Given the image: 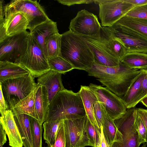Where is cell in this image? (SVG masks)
I'll list each match as a JSON object with an SVG mask.
<instances>
[{
	"label": "cell",
	"mask_w": 147,
	"mask_h": 147,
	"mask_svg": "<svg viewBox=\"0 0 147 147\" xmlns=\"http://www.w3.org/2000/svg\"><path fill=\"white\" fill-rule=\"evenodd\" d=\"M51 147H66L63 122L57 131L54 143Z\"/></svg>",
	"instance_id": "cell-37"
},
{
	"label": "cell",
	"mask_w": 147,
	"mask_h": 147,
	"mask_svg": "<svg viewBox=\"0 0 147 147\" xmlns=\"http://www.w3.org/2000/svg\"><path fill=\"white\" fill-rule=\"evenodd\" d=\"M61 76L62 74L51 69L38 78V83L46 88L49 103L59 91L65 89Z\"/></svg>",
	"instance_id": "cell-15"
},
{
	"label": "cell",
	"mask_w": 147,
	"mask_h": 147,
	"mask_svg": "<svg viewBox=\"0 0 147 147\" xmlns=\"http://www.w3.org/2000/svg\"><path fill=\"white\" fill-rule=\"evenodd\" d=\"M0 124L8 136L9 145L11 147H23L22 140L11 110H7L4 116H1Z\"/></svg>",
	"instance_id": "cell-16"
},
{
	"label": "cell",
	"mask_w": 147,
	"mask_h": 147,
	"mask_svg": "<svg viewBox=\"0 0 147 147\" xmlns=\"http://www.w3.org/2000/svg\"><path fill=\"white\" fill-rule=\"evenodd\" d=\"M85 128L89 140V146L93 147H98L100 139V129L97 126L92 124L87 116Z\"/></svg>",
	"instance_id": "cell-32"
},
{
	"label": "cell",
	"mask_w": 147,
	"mask_h": 147,
	"mask_svg": "<svg viewBox=\"0 0 147 147\" xmlns=\"http://www.w3.org/2000/svg\"><path fill=\"white\" fill-rule=\"evenodd\" d=\"M78 92L82 100L86 115L92 124L98 127L94 111V104L98 101L97 97L89 86H81Z\"/></svg>",
	"instance_id": "cell-23"
},
{
	"label": "cell",
	"mask_w": 147,
	"mask_h": 147,
	"mask_svg": "<svg viewBox=\"0 0 147 147\" xmlns=\"http://www.w3.org/2000/svg\"><path fill=\"white\" fill-rule=\"evenodd\" d=\"M8 109L9 106L4 98L1 88L0 87V111L1 116H4L6 111Z\"/></svg>",
	"instance_id": "cell-39"
},
{
	"label": "cell",
	"mask_w": 147,
	"mask_h": 147,
	"mask_svg": "<svg viewBox=\"0 0 147 147\" xmlns=\"http://www.w3.org/2000/svg\"><path fill=\"white\" fill-rule=\"evenodd\" d=\"M101 27L99 33L95 36L78 35L92 51L94 57V63L107 67L117 66L119 64L120 61L109 48Z\"/></svg>",
	"instance_id": "cell-8"
},
{
	"label": "cell",
	"mask_w": 147,
	"mask_h": 147,
	"mask_svg": "<svg viewBox=\"0 0 147 147\" xmlns=\"http://www.w3.org/2000/svg\"><path fill=\"white\" fill-rule=\"evenodd\" d=\"M146 96H147V71L145 74L142 82L141 93L140 98V101Z\"/></svg>",
	"instance_id": "cell-41"
},
{
	"label": "cell",
	"mask_w": 147,
	"mask_h": 147,
	"mask_svg": "<svg viewBox=\"0 0 147 147\" xmlns=\"http://www.w3.org/2000/svg\"><path fill=\"white\" fill-rule=\"evenodd\" d=\"M62 34L55 33L49 36L46 39L45 47L47 58L59 56Z\"/></svg>",
	"instance_id": "cell-30"
},
{
	"label": "cell",
	"mask_w": 147,
	"mask_h": 147,
	"mask_svg": "<svg viewBox=\"0 0 147 147\" xmlns=\"http://www.w3.org/2000/svg\"><path fill=\"white\" fill-rule=\"evenodd\" d=\"M48 147V146H47V147Z\"/></svg>",
	"instance_id": "cell-49"
},
{
	"label": "cell",
	"mask_w": 147,
	"mask_h": 147,
	"mask_svg": "<svg viewBox=\"0 0 147 147\" xmlns=\"http://www.w3.org/2000/svg\"><path fill=\"white\" fill-rule=\"evenodd\" d=\"M124 1L126 2L132 4L135 6L147 4V0H124Z\"/></svg>",
	"instance_id": "cell-45"
},
{
	"label": "cell",
	"mask_w": 147,
	"mask_h": 147,
	"mask_svg": "<svg viewBox=\"0 0 147 147\" xmlns=\"http://www.w3.org/2000/svg\"><path fill=\"white\" fill-rule=\"evenodd\" d=\"M3 1H0V22L5 20V5L3 4Z\"/></svg>",
	"instance_id": "cell-46"
},
{
	"label": "cell",
	"mask_w": 147,
	"mask_h": 147,
	"mask_svg": "<svg viewBox=\"0 0 147 147\" xmlns=\"http://www.w3.org/2000/svg\"><path fill=\"white\" fill-rule=\"evenodd\" d=\"M102 26L111 27L135 6L124 0H97Z\"/></svg>",
	"instance_id": "cell-9"
},
{
	"label": "cell",
	"mask_w": 147,
	"mask_h": 147,
	"mask_svg": "<svg viewBox=\"0 0 147 147\" xmlns=\"http://www.w3.org/2000/svg\"><path fill=\"white\" fill-rule=\"evenodd\" d=\"M63 120L45 121L43 123V138L48 146L51 147L55 142L57 131Z\"/></svg>",
	"instance_id": "cell-29"
},
{
	"label": "cell",
	"mask_w": 147,
	"mask_h": 147,
	"mask_svg": "<svg viewBox=\"0 0 147 147\" xmlns=\"http://www.w3.org/2000/svg\"><path fill=\"white\" fill-rule=\"evenodd\" d=\"M47 60L51 69L62 74L74 69L69 63L60 56L48 58Z\"/></svg>",
	"instance_id": "cell-31"
},
{
	"label": "cell",
	"mask_w": 147,
	"mask_h": 147,
	"mask_svg": "<svg viewBox=\"0 0 147 147\" xmlns=\"http://www.w3.org/2000/svg\"><path fill=\"white\" fill-rule=\"evenodd\" d=\"M29 33L26 31L7 36L0 42V61L15 63L26 50Z\"/></svg>",
	"instance_id": "cell-12"
},
{
	"label": "cell",
	"mask_w": 147,
	"mask_h": 147,
	"mask_svg": "<svg viewBox=\"0 0 147 147\" xmlns=\"http://www.w3.org/2000/svg\"><path fill=\"white\" fill-rule=\"evenodd\" d=\"M147 69L140 70L139 74L133 81L125 94L121 98L127 109L135 107L140 102L141 85Z\"/></svg>",
	"instance_id": "cell-19"
},
{
	"label": "cell",
	"mask_w": 147,
	"mask_h": 147,
	"mask_svg": "<svg viewBox=\"0 0 147 147\" xmlns=\"http://www.w3.org/2000/svg\"><path fill=\"white\" fill-rule=\"evenodd\" d=\"M113 36L125 47L127 53H147V39L136 31L115 23L109 27Z\"/></svg>",
	"instance_id": "cell-11"
},
{
	"label": "cell",
	"mask_w": 147,
	"mask_h": 147,
	"mask_svg": "<svg viewBox=\"0 0 147 147\" xmlns=\"http://www.w3.org/2000/svg\"><path fill=\"white\" fill-rule=\"evenodd\" d=\"M30 73L20 64L0 61V83L9 79L24 76Z\"/></svg>",
	"instance_id": "cell-22"
},
{
	"label": "cell",
	"mask_w": 147,
	"mask_h": 147,
	"mask_svg": "<svg viewBox=\"0 0 147 147\" xmlns=\"http://www.w3.org/2000/svg\"><path fill=\"white\" fill-rule=\"evenodd\" d=\"M116 23L136 31L147 39V20L125 16Z\"/></svg>",
	"instance_id": "cell-28"
},
{
	"label": "cell",
	"mask_w": 147,
	"mask_h": 147,
	"mask_svg": "<svg viewBox=\"0 0 147 147\" xmlns=\"http://www.w3.org/2000/svg\"><path fill=\"white\" fill-rule=\"evenodd\" d=\"M58 3L68 6L77 4H90L94 2L92 0H58Z\"/></svg>",
	"instance_id": "cell-38"
},
{
	"label": "cell",
	"mask_w": 147,
	"mask_h": 147,
	"mask_svg": "<svg viewBox=\"0 0 147 147\" xmlns=\"http://www.w3.org/2000/svg\"><path fill=\"white\" fill-rule=\"evenodd\" d=\"M120 62L131 69H147V53L138 52L127 53Z\"/></svg>",
	"instance_id": "cell-27"
},
{
	"label": "cell",
	"mask_w": 147,
	"mask_h": 147,
	"mask_svg": "<svg viewBox=\"0 0 147 147\" xmlns=\"http://www.w3.org/2000/svg\"><path fill=\"white\" fill-rule=\"evenodd\" d=\"M94 111L95 120L98 127L100 129L102 126L103 115L106 111L102 103L96 101L94 105Z\"/></svg>",
	"instance_id": "cell-36"
},
{
	"label": "cell",
	"mask_w": 147,
	"mask_h": 147,
	"mask_svg": "<svg viewBox=\"0 0 147 147\" xmlns=\"http://www.w3.org/2000/svg\"><path fill=\"white\" fill-rule=\"evenodd\" d=\"M15 63L25 67L34 78H38L51 70L43 51L30 33L26 50Z\"/></svg>",
	"instance_id": "cell-4"
},
{
	"label": "cell",
	"mask_w": 147,
	"mask_h": 147,
	"mask_svg": "<svg viewBox=\"0 0 147 147\" xmlns=\"http://www.w3.org/2000/svg\"><path fill=\"white\" fill-rule=\"evenodd\" d=\"M6 134L5 131L0 124V147H3V145L6 142Z\"/></svg>",
	"instance_id": "cell-42"
},
{
	"label": "cell",
	"mask_w": 147,
	"mask_h": 147,
	"mask_svg": "<svg viewBox=\"0 0 147 147\" xmlns=\"http://www.w3.org/2000/svg\"><path fill=\"white\" fill-rule=\"evenodd\" d=\"M89 86L113 120L120 118L126 113L127 109L121 97L100 85L90 83Z\"/></svg>",
	"instance_id": "cell-10"
},
{
	"label": "cell",
	"mask_w": 147,
	"mask_h": 147,
	"mask_svg": "<svg viewBox=\"0 0 147 147\" xmlns=\"http://www.w3.org/2000/svg\"><path fill=\"white\" fill-rule=\"evenodd\" d=\"M125 16L147 20V4L134 7Z\"/></svg>",
	"instance_id": "cell-34"
},
{
	"label": "cell",
	"mask_w": 147,
	"mask_h": 147,
	"mask_svg": "<svg viewBox=\"0 0 147 147\" xmlns=\"http://www.w3.org/2000/svg\"><path fill=\"white\" fill-rule=\"evenodd\" d=\"M5 18V26L7 36H11L27 31L28 22L21 13H6Z\"/></svg>",
	"instance_id": "cell-17"
},
{
	"label": "cell",
	"mask_w": 147,
	"mask_h": 147,
	"mask_svg": "<svg viewBox=\"0 0 147 147\" xmlns=\"http://www.w3.org/2000/svg\"><path fill=\"white\" fill-rule=\"evenodd\" d=\"M101 27L109 48L114 56L120 61L127 53L125 47L113 36L109 27Z\"/></svg>",
	"instance_id": "cell-26"
},
{
	"label": "cell",
	"mask_w": 147,
	"mask_h": 147,
	"mask_svg": "<svg viewBox=\"0 0 147 147\" xmlns=\"http://www.w3.org/2000/svg\"><path fill=\"white\" fill-rule=\"evenodd\" d=\"M58 33L59 32L57 22L51 19L36 26L30 32L42 49L46 56V39L49 36Z\"/></svg>",
	"instance_id": "cell-18"
},
{
	"label": "cell",
	"mask_w": 147,
	"mask_h": 147,
	"mask_svg": "<svg viewBox=\"0 0 147 147\" xmlns=\"http://www.w3.org/2000/svg\"><path fill=\"white\" fill-rule=\"evenodd\" d=\"M0 83L10 110L30 94L36 84L30 73L24 76L6 80Z\"/></svg>",
	"instance_id": "cell-5"
},
{
	"label": "cell",
	"mask_w": 147,
	"mask_h": 147,
	"mask_svg": "<svg viewBox=\"0 0 147 147\" xmlns=\"http://www.w3.org/2000/svg\"><path fill=\"white\" fill-rule=\"evenodd\" d=\"M49 104L46 88L40 84L35 95V109L36 119L42 125L46 120Z\"/></svg>",
	"instance_id": "cell-20"
},
{
	"label": "cell",
	"mask_w": 147,
	"mask_h": 147,
	"mask_svg": "<svg viewBox=\"0 0 147 147\" xmlns=\"http://www.w3.org/2000/svg\"><path fill=\"white\" fill-rule=\"evenodd\" d=\"M140 102L147 108V96L143 98L141 100Z\"/></svg>",
	"instance_id": "cell-47"
},
{
	"label": "cell",
	"mask_w": 147,
	"mask_h": 147,
	"mask_svg": "<svg viewBox=\"0 0 147 147\" xmlns=\"http://www.w3.org/2000/svg\"><path fill=\"white\" fill-rule=\"evenodd\" d=\"M141 147H147V143H144L143 144V145L141 146Z\"/></svg>",
	"instance_id": "cell-48"
},
{
	"label": "cell",
	"mask_w": 147,
	"mask_h": 147,
	"mask_svg": "<svg viewBox=\"0 0 147 147\" xmlns=\"http://www.w3.org/2000/svg\"><path fill=\"white\" fill-rule=\"evenodd\" d=\"M14 118L24 147H33L30 116L13 114Z\"/></svg>",
	"instance_id": "cell-21"
},
{
	"label": "cell",
	"mask_w": 147,
	"mask_h": 147,
	"mask_svg": "<svg viewBox=\"0 0 147 147\" xmlns=\"http://www.w3.org/2000/svg\"><path fill=\"white\" fill-rule=\"evenodd\" d=\"M103 134L110 146L114 142L122 141V135L116 126L114 120L111 119L106 111L103 115L102 124Z\"/></svg>",
	"instance_id": "cell-25"
},
{
	"label": "cell",
	"mask_w": 147,
	"mask_h": 147,
	"mask_svg": "<svg viewBox=\"0 0 147 147\" xmlns=\"http://www.w3.org/2000/svg\"><path fill=\"white\" fill-rule=\"evenodd\" d=\"M101 136L98 147H110L104 137L102 126L100 127Z\"/></svg>",
	"instance_id": "cell-44"
},
{
	"label": "cell",
	"mask_w": 147,
	"mask_h": 147,
	"mask_svg": "<svg viewBox=\"0 0 147 147\" xmlns=\"http://www.w3.org/2000/svg\"><path fill=\"white\" fill-rule=\"evenodd\" d=\"M20 12L28 22L30 32L37 26L50 20L43 7L37 1L13 0L5 5V14Z\"/></svg>",
	"instance_id": "cell-6"
},
{
	"label": "cell",
	"mask_w": 147,
	"mask_h": 147,
	"mask_svg": "<svg viewBox=\"0 0 147 147\" xmlns=\"http://www.w3.org/2000/svg\"><path fill=\"white\" fill-rule=\"evenodd\" d=\"M137 109L136 107L127 109L121 117L114 121L122 135V141L113 143L110 147H140L139 135L134 125Z\"/></svg>",
	"instance_id": "cell-7"
},
{
	"label": "cell",
	"mask_w": 147,
	"mask_h": 147,
	"mask_svg": "<svg viewBox=\"0 0 147 147\" xmlns=\"http://www.w3.org/2000/svg\"><path fill=\"white\" fill-rule=\"evenodd\" d=\"M39 84L38 82L36 83L30 93L11 109L13 114H26L36 119L35 113V100L36 92Z\"/></svg>",
	"instance_id": "cell-24"
},
{
	"label": "cell",
	"mask_w": 147,
	"mask_h": 147,
	"mask_svg": "<svg viewBox=\"0 0 147 147\" xmlns=\"http://www.w3.org/2000/svg\"><path fill=\"white\" fill-rule=\"evenodd\" d=\"M86 71L88 76L96 78L103 86L121 97L125 94L140 70L130 68L120 62L114 67L94 63L92 67Z\"/></svg>",
	"instance_id": "cell-1"
},
{
	"label": "cell",
	"mask_w": 147,
	"mask_h": 147,
	"mask_svg": "<svg viewBox=\"0 0 147 147\" xmlns=\"http://www.w3.org/2000/svg\"><path fill=\"white\" fill-rule=\"evenodd\" d=\"M86 117L63 120L66 147L89 146L85 128Z\"/></svg>",
	"instance_id": "cell-14"
},
{
	"label": "cell",
	"mask_w": 147,
	"mask_h": 147,
	"mask_svg": "<svg viewBox=\"0 0 147 147\" xmlns=\"http://www.w3.org/2000/svg\"><path fill=\"white\" fill-rule=\"evenodd\" d=\"M59 56L74 69L86 71L92 67L94 62L90 48L79 35L69 30L62 34Z\"/></svg>",
	"instance_id": "cell-3"
},
{
	"label": "cell",
	"mask_w": 147,
	"mask_h": 147,
	"mask_svg": "<svg viewBox=\"0 0 147 147\" xmlns=\"http://www.w3.org/2000/svg\"><path fill=\"white\" fill-rule=\"evenodd\" d=\"M137 113L143 122L146 129V142L147 143V109L142 108L137 109Z\"/></svg>",
	"instance_id": "cell-40"
},
{
	"label": "cell",
	"mask_w": 147,
	"mask_h": 147,
	"mask_svg": "<svg viewBox=\"0 0 147 147\" xmlns=\"http://www.w3.org/2000/svg\"><path fill=\"white\" fill-rule=\"evenodd\" d=\"M135 128L139 137V141L140 144L146 142V129L145 125L139 116L137 114L134 123Z\"/></svg>",
	"instance_id": "cell-35"
},
{
	"label": "cell",
	"mask_w": 147,
	"mask_h": 147,
	"mask_svg": "<svg viewBox=\"0 0 147 147\" xmlns=\"http://www.w3.org/2000/svg\"><path fill=\"white\" fill-rule=\"evenodd\" d=\"M101 26L96 15L83 9L71 20L69 28L76 34L91 36L98 34Z\"/></svg>",
	"instance_id": "cell-13"
},
{
	"label": "cell",
	"mask_w": 147,
	"mask_h": 147,
	"mask_svg": "<svg viewBox=\"0 0 147 147\" xmlns=\"http://www.w3.org/2000/svg\"><path fill=\"white\" fill-rule=\"evenodd\" d=\"M33 147H42V126L39 121L30 116Z\"/></svg>",
	"instance_id": "cell-33"
},
{
	"label": "cell",
	"mask_w": 147,
	"mask_h": 147,
	"mask_svg": "<svg viewBox=\"0 0 147 147\" xmlns=\"http://www.w3.org/2000/svg\"><path fill=\"white\" fill-rule=\"evenodd\" d=\"M5 21V20L3 21L0 22V42L7 36L6 34Z\"/></svg>",
	"instance_id": "cell-43"
},
{
	"label": "cell",
	"mask_w": 147,
	"mask_h": 147,
	"mask_svg": "<svg viewBox=\"0 0 147 147\" xmlns=\"http://www.w3.org/2000/svg\"><path fill=\"white\" fill-rule=\"evenodd\" d=\"M86 116L79 92L75 93L65 88L59 91L50 103L45 121L80 119Z\"/></svg>",
	"instance_id": "cell-2"
}]
</instances>
